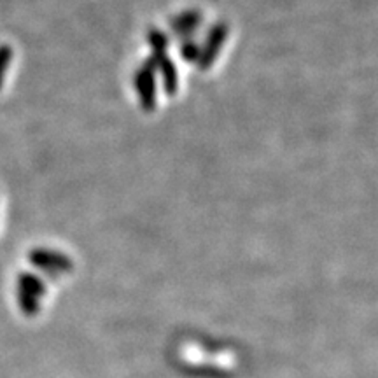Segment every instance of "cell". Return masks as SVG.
I'll use <instances>...</instances> for the list:
<instances>
[{
    "instance_id": "1",
    "label": "cell",
    "mask_w": 378,
    "mask_h": 378,
    "mask_svg": "<svg viewBox=\"0 0 378 378\" xmlns=\"http://www.w3.org/2000/svg\"><path fill=\"white\" fill-rule=\"evenodd\" d=\"M135 91L138 95V104L145 112L156 109V67L151 58L145 60L135 74Z\"/></svg>"
},
{
    "instance_id": "2",
    "label": "cell",
    "mask_w": 378,
    "mask_h": 378,
    "mask_svg": "<svg viewBox=\"0 0 378 378\" xmlns=\"http://www.w3.org/2000/svg\"><path fill=\"white\" fill-rule=\"evenodd\" d=\"M228 34H230V26L228 23L219 21L215 23L214 26L210 28V32L207 34V39H205L204 46L200 48V56H198V67L201 71H207L214 65V62L217 60L219 51L226 42Z\"/></svg>"
},
{
    "instance_id": "3",
    "label": "cell",
    "mask_w": 378,
    "mask_h": 378,
    "mask_svg": "<svg viewBox=\"0 0 378 378\" xmlns=\"http://www.w3.org/2000/svg\"><path fill=\"white\" fill-rule=\"evenodd\" d=\"M151 60L154 62L156 74L161 75L165 93L167 95H175V91L179 88V75L177 69H175V63L172 62L168 53H156V55H151Z\"/></svg>"
},
{
    "instance_id": "4",
    "label": "cell",
    "mask_w": 378,
    "mask_h": 378,
    "mask_svg": "<svg viewBox=\"0 0 378 378\" xmlns=\"http://www.w3.org/2000/svg\"><path fill=\"white\" fill-rule=\"evenodd\" d=\"M201 23H204V15L200 11H186L172 19V30L177 37L189 39V35L195 34Z\"/></svg>"
},
{
    "instance_id": "5",
    "label": "cell",
    "mask_w": 378,
    "mask_h": 378,
    "mask_svg": "<svg viewBox=\"0 0 378 378\" xmlns=\"http://www.w3.org/2000/svg\"><path fill=\"white\" fill-rule=\"evenodd\" d=\"M32 260L41 267H55V268H69L67 258H63L62 254H53L48 251H35L32 254Z\"/></svg>"
},
{
    "instance_id": "6",
    "label": "cell",
    "mask_w": 378,
    "mask_h": 378,
    "mask_svg": "<svg viewBox=\"0 0 378 378\" xmlns=\"http://www.w3.org/2000/svg\"><path fill=\"white\" fill-rule=\"evenodd\" d=\"M147 41L149 46H151V51L152 55H156V53H167L168 49V37L161 32V30L158 28H151L147 34Z\"/></svg>"
},
{
    "instance_id": "7",
    "label": "cell",
    "mask_w": 378,
    "mask_h": 378,
    "mask_svg": "<svg viewBox=\"0 0 378 378\" xmlns=\"http://www.w3.org/2000/svg\"><path fill=\"white\" fill-rule=\"evenodd\" d=\"M181 56L186 62L197 63L198 56H200V46L195 41H191V39H184V42L181 44Z\"/></svg>"
},
{
    "instance_id": "8",
    "label": "cell",
    "mask_w": 378,
    "mask_h": 378,
    "mask_svg": "<svg viewBox=\"0 0 378 378\" xmlns=\"http://www.w3.org/2000/svg\"><path fill=\"white\" fill-rule=\"evenodd\" d=\"M12 60V49L9 46H0V89L4 86L6 74H8L9 63Z\"/></svg>"
}]
</instances>
